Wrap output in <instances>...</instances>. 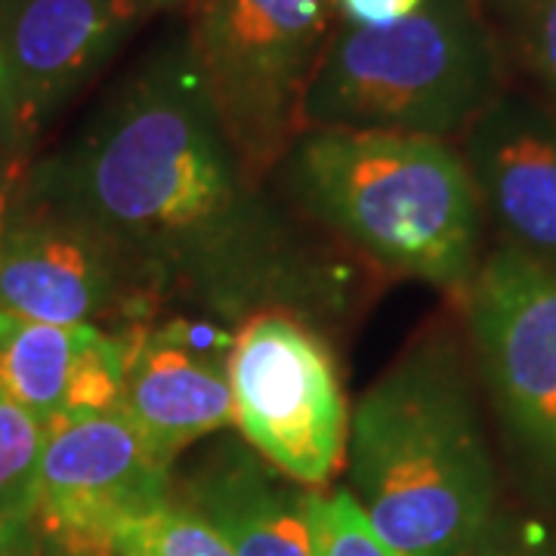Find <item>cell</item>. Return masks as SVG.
I'll return each mask as SVG.
<instances>
[{"label":"cell","mask_w":556,"mask_h":556,"mask_svg":"<svg viewBox=\"0 0 556 556\" xmlns=\"http://www.w3.org/2000/svg\"><path fill=\"white\" fill-rule=\"evenodd\" d=\"M20 199L100 232L167 300L236 321L338 294L328 266L236 152L189 40L149 53Z\"/></svg>","instance_id":"6da1fadb"},{"label":"cell","mask_w":556,"mask_h":556,"mask_svg":"<svg viewBox=\"0 0 556 556\" xmlns=\"http://www.w3.org/2000/svg\"><path fill=\"white\" fill-rule=\"evenodd\" d=\"M353 497L402 556H470L497 514L492 452L455 340L415 343L350 415Z\"/></svg>","instance_id":"7a4b0ae2"},{"label":"cell","mask_w":556,"mask_h":556,"mask_svg":"<svg viewBox=\"0 0 556 556\" xmlns=\"http://www.w3.org/2000/svg\"><path fill=\"white\" fill-rule=\"evenodd\" d=\"M278 170L306 217L378 269L452 294L477 276L482 204L448 139L313 127Z\"/></svg>","instance_id":"3957f363"},{"label":"cell","mask_w":556,"mask_h":556,"mask_svg":"<svg viewBox=\"0 0 556 556\" xmlns=\"http://www.w3.org/2000/svg\"><path fill=\"white\" fill-rule=\"evenodd\" d=\"M504 90L501 50L477 0H424L412 16L334 22L306 93L313 127L455 137Z\"/></svg>","instance_id":"277c9868"},{"label":"cell","mask_w":556,"mask_h":556,"mask_svg":"<svg viewBox=\"0 0 556 556\" xmlns=\"http://www.w3.org/2000/svg\"><path fill=\"white\" fill-rule=\"evenodd\" d=\"M331 28V0H189V50L257 179L306 134L303 105Z\"/></svg>","instance_id":"5b68a950"},{"label":"cell","mask_w":556,"mask_h":556,"mask_svg":"<svg viewBox=\"0 0 556 556\" xmlns=\"http://www.w3.org/2000/svg\"><path fill=\"white\" fill-rule=\"evenodd\" d=\"M236 427L273 470L325 489L346 460L350 412L328 340L294 309H257L226 356Z\"/></svg>","instance_id":"8992f818"},{"label":"cell","mask_w":556,"mask_h":556,"mask_svg":"<svg viewBox=\"0 0 556 556\" xmlns=\"http://www.w3.org/2000/svg\"><path fill=\"white\" fill-rule=\"evenodd\" d=\"M460 298L501 433L556 492V269L497 248Z\"/></svg>","instance_id":"52a82bcc"},{"label":"cell","mask_w":556,"mask_h":556,"mask_svg":"<svg viewBox=\"0 0 556 556\" xmlns=\"http://www.w3.org/2000/svg\"><path fill=\"white\" fill-rule=\"evenodd\" d=\"M170 497V467L121 405L62 412L43 424L31 526L47 554L115 556L121 529Z\"/></svg>","instance_id":"ba28073f"},{"label":"cell","mask_w":556,"mask_h":556,"mask_svg":"<svg viewBox=\"0 0 556 556\" xmlns=\"http://www.w3.org/2000/svg\"><path fill=\"white\" fill-rule=\"evenodd\" d=\"M164 298L137 263L78 219L13 199L0 217V309L50 325L137 331Z\"/></svg>","instance_id":"9c48e42d"},{"label":"cell","mask_w":556,"mask_h":556,"mask_svg":"<svg viewBox=\"0 0 556 556\" xmlns=\"http://www.w3.org/2000/svg\"><path fill=\"white\" fill-rule=\"evenodd\" d=\"M232 338L214 321L179 316L137 331L118 405L167 467L199 439L236 427L226 378Z\"/></svg>","instance_id":"30bf717a"},{"label":"cell","mask_w":556,"mask_h":556,"mask_svg":"<svg viewBox=\"0 0 556 556\" xmlns=\"http://www.w3.org/2000/svg\"><path fill=\"white\" fill-rule=\"evenodd\" d=\"M142 16L139 0H0V47L31 146Z\"/></svg>","instance_id":"8fae6325"},{"label":"cell","mask_w":556,"mask_h":556,"mask_svg":"<svg viewBox=\"0 0 556 556\" xmlns=\"http://www.w3.org/2000/svg\"><path fill=\"white\" fill-rule=\"evenodd\" d=\"M464 164L501 248L556 269V112L529 93L501 90L464 130Z\"/></svg>","instance_id":"7c38bea8"},{"label":"cell","mask_w":556,"mask_h":556,"mask_svg":"<svg viewBox=\"0 0 556 556\" xmlns=\"http://www.w3.org/2000/svg\"><path fill=\"white\" fill-rule=\"evenodd\" d=\"M137 331L50 325L0 309V390L40 424L62 412L118 405Z\"/></svg>","instance_id":"4fadbf2b"},{"label":"cell","mask_w":556,"mask_h":556,"mask_svg":"<svg viewBox=\"0 0 556 556\" xmlns=\"http://www.w3.org/2000/svg\"><path fill=\"white\" fill-rule=\"evenodd\" d=\"M278 477L254 448L219 445L186 479L182 501L217 529L232 556H318L309 492Z\"/></svg>","instance_id":"5bb4252c"},{"label":"cell","mask_w":556,"mask_h":556,"mask_svg":"<svg viewBox=\"0 0 556 556\" xmlns=\"http://www.w3.org/2000/svg\"><path fill=\"white\" fill-rule=\"evenodd\" d=\"M40 457L43 424L0 390V522H31Z\"/></svg>","instance_id":"9a60e30c"},{"label":"cell","mask_w":556,"mask_h":556,"mask_svg":"<svg viewBox=\"0 0 556 556\" xmlns=\"http://www.w3.org/2000/svg\"><path fill=\"white\" fill-rule=\"evenodd\" d=\"M115 556H232V551L199 510L170 497L121 529Z\"/></svg>","instance_id":"2e32d148"},{"label":"cell","mask_w":556,"mask_h":556,"mask_svg":"<svg viewBox=\"0 0 556 556\" xmlns=\"http://www.w3.org/2000/svg\"><path fill=\"white\" fill-rule=\"evenodd\" d=\"M489 7L504 47L556 112V0H489Z\"/></svg>","instance_id":"e0dca14e"},{"label":"cell","mask_w":556,"mask_h":556,"mask_svg":"<svg viewBox=\"0 0 556 556\" xmlns=\"http://www.w3.org/2000/svg\"><path fill=\"white\" fill-rule=\"evenodd\" d=\"M309 519L318 556H402L383 541L350 489L309 492Z\"/></svg>","instance_id":"ac0fdd59"},{"label":"cell","mask_w":556,"mask_h":556,"mask_svg":"<svg viewBox=\"0 0 556 556\" xmlns=\"http://www.w3.org/2000/svg\"><path fill=\"white\" fill-rule=\"evenodd\" d=\"M470 556H556V529L538 519L495 514Z\"/></svg>","instance_id":"d6986e66"},{"label":"cell","mask_w":556,"mask_h":556,"mask_svg":"<svg viewBox=\"0 0 556 556\" xmlns=\"http://www.w3.org/2000/svg\"><path fill=\"white\" fill-rule=\"evenodd\" d=\"M338 22L356 28H380L412 16L424 0H331Z\"/></svg>","instance_id":"ffe728a7"},{"label":"cell","mask_w":556,"mask_h":556,"mask_svg":"<svg viewBox=\"0 0 556 556\" xmlns=\"http://www.w3.org/2000/svg\"><path fill=\"white\" fill-rule=\"evenodd\" d=\"M31 161H35V155L22 152L13 139H7L0 134V217L7 214V207L16 199Z\"/></svg>","instance_id":"44dd1931"},{"label":"cell","mask_w":556,"mask_h":556,"mask_svg":"<svg viewBox=\"0 0 556 556\" xmlns=\"http://www.w3.org/2000/svg\"><path fill=\"white\" fill-rule=\"evenodd\" d=\"M0 134L7 139H13L22 152L35 155V146L31 139L25 137L20 118V105H16V93H13V80H10V68L3 60V47H0Z\"/></svg>","instance_id":"7402d4cb"},{"label":"cell","mask_w":556,"mask_h":556,"mask_svg":"<svg viewBox=\"0 0 556 556\" xmlns=\"http://www.w3.org/2000/svg\"><path fill=\"white\" fill-rule=\"evenodd\" d=\"M0 556H40L35 526L31 522H0Z\"/></svg>","instance_id":"603a6c76"},{"label":"cell","mask_w":556,"mask_h":556,"mask_svg":"<svg viewBox=\"0 0 556 556\" xmlns=\"http://www.w3.org/2000/svg\"><path fill=\"white\" fill-rule=\"evenodd\" d=\"M142 3V10H146V16L149 13H159V10H174L179 3H189V0H139Z\"/></svg>","instance_id":"cb8c5ba5"},{"label":"cell","mask_w":556,"mask_h":556,"mask_svg":"<svg viewBox=\"0 0 556 556\" xmlns=\"http://www.w3.org/2000/svg\"><path fill=\"white\" fill-rule=\"evenodd\" d=\"M40 556H53V554H47V551H43V547H40Z\"/></svg>","instance_id":"d4e9b609"}]
</instances>
